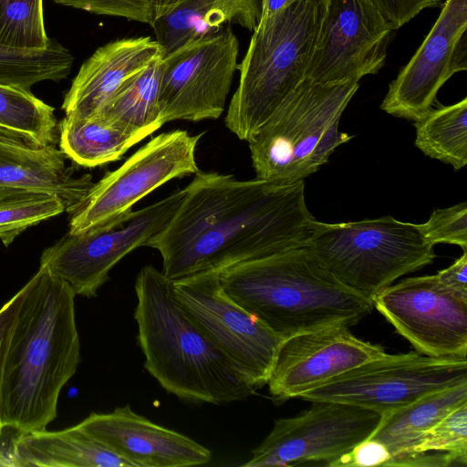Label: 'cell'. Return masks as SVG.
I'll list each match as a JSON object with an SVG mask.
<instances>
[{
	"label": "cell",
	"instance_id": "6da1fadb",
	"mask_svg": "<svg viewBox=\"0 0 467 467\" xmlns=\"http://www.w3.org/2000/svg\"><path fill=\"white\" fill-rule=\"evenodd\" d=\"M183 189L172 219L146 244L160 252L171 281L305 247L313 234L304 181H240L198 171Z\"/></svg>",
	"mask_w": 467,
	"mask_h": 467
},
{
	"label": "cell",
	"instance_id": "7a4b0ae2",
	"mask_svg": "<svg viewBox=\"0 0 467 467\" xmlns=\"http://www.w3.org/2000/svg\"><path fill=\"white\" fill-rule=\"evenodd\" d=\"M75 293L46 267L23 286L2 374L0 417L20 433L45 430L80 362Z\"/></svg>",
	"mask_w": 467,
	"mask_h": 467
},
{
	"label": "cell",
	"instance_id": "3957f363",
	"mask_svg": "<svg viewBox=\"0 0 467 467\" xmlns=\"http://www.w3.org/2000/svg\"><path fill=\"white\" fill-rule=\"evenodd\" d=\"M138 344L147 371L194 404H226L256 392L175 298L173 281L145 265L135 281Z\"/></svg>",
	"mask_w": 467,
	"mask_h": 467
},
{
	"label": "cell",
	"instance_id": "277c9868",
	"mask_svg": "<svg viewBox=\"0 0 467 467\" xmlns=\"http://www.w3.org/2000/svg\"><path fill=\"white\" fill-rule=\"evenodd\" d=\"M219 276L233 301L283 338L329 326L349 327L374 307L306 246L226 268Z\"/></svg>",
	"mask_w": 467,
	"mask_h": 467
},
{
	"label": "cell",
	"instance_id": "5b68a950",
	"mask_svg": "<svg viewBox=\"0 0 467 467\" xmlns=\"http://www.w3.org/2000/svg\"><path fill=\"white\" fill-rule=\"evenodd\" d=\"M327 0H294L262 20L238 65L225 126L248 140L306 77Z\"/></svg>",
	"mask_w": 467,
	"mask_h": 467
},
{
	"label": "cell",
	"instance_id": "8992f818",
	"mask_svg": "<svg viewBox=\"0 0 467 467\" xmlns=\"http://www.w3.org/2000/svg\"><path fill=\"white\" fill-rule=\"evenodd\" d=\"M358 81L319 83L306 77L247 140L256 179L304 181L352 137L339 119Z\"/></svg>",
	"mask_w": 467,
	"mask_h": 467
},
{
	"label": "cell",
	"instance_id": "52a82bcc",
	"mask_svg": "<svg viewBox=\"0 0 467 467\" xmlns=\"http://www.w3.org/2000/svg\"><path fill=\"white\" fill-rule=\"evenodd\" d=\"M418 224L392 216L348 223L316 220L306 247L343 285L372 298L436 256Z\"/></svg>",
	"mask_w": 467,
	"mask_h": 467
},
{
	"label": "cell",
	"instance_id": "ba28073f",
	"mask_svg": "<svg viewBox=\"0 0 467 467\" xmlns=\"http://www.w3.org/2000/svg\"><path fill=\"white\" fill-rule=\"evenodd\" d=\"M462 383H467V358H433L418 351L386 353L334 377L299 398L351 404L383 415Z\"/></svg>",
	"mask_w": 467,
	"mask_h": 467
},
{
	"label": "cell",
	"instance_id": "9c48e42d",
	"mask_svg": "<svg viewBox=\"0 0 467 467\" xmlns=\"http://www.w3.org/2000/svg\"><path fill=\"white\" fill-rule=\"evenodd\" d=\"M202 133L176 130L161 133L140 147L118 169L94 183L71 214L70 234L117 223L144 196L167 182L196 173V147Z\"/></svg>",
	"mask_w": 467,
	"mask_h": 467
},
{
	"label": "cell",
	"instance_id": "30bf717a",
	"mask_svg": "<svg viewBox=\"0 0 467 467\" xmlns=\"http://www.w3.org/2000/svg\"><path fill=\"white\" fill-rule=\"evenodd\" d=\"M184 196L182 189L130 212L115 224L79 234L67 233L42 252L39 266L66 281L76 296L94 297L117 263L168 225Z\"/></svg>",
	"mask_w": 467,
	"mask_h": 467
},
{
	"label": "cell",
	"instance_id": "8fae6325",
	"mask_svg": "<svg viewBox=\"0 0 467 467\" xmlns=\"http://www.w3.org/2000/svg\"><path fill=\"white\" fill-rule=\"evenodd\" d=\"M382 414L362 407L317 400L298 416L282 418L243 466H329L368 439Z\"/></svg>",
	"mask_w": 467,
	"mask_h": 467
},
{
	"label": "cell",
	"instance_id": "7c38bea8",
	"mask_svg": "<svg viewBox=\"0 0 467 467\" xmlns=\"http://www.w3.org/2000/svg\"><path fill=\"white\" fill-rule=\"evenodd\" d=\"M239 42L230 25L188 42L161 58L163 123L220 118L238 69Z\"/></svg>",
	"mask_w": 467,
	"mask_h": 467
},
{
	"label": "cell",
	"instance_id": "4fadbf2b",
	"mask_svg": "<svg viewBox=\"0 0 467 467\" xmlns=\"http://www.w3.org/2000/svg\"><path fill=\"white\" fill-rule=\"evenodd\" d=\"M173 294L254 388L266 385L285 338L233 301L222 287L219 273L173 281Z\"/></svg>",
	"mask_w": 467,
	"mask_h": 467
},
{
	"label": "cell",
	"instance_id": "5bb4252c",
	"mask_svg": "<svg viewBox=\"0 0 467 467\" xmlns=\"http://www.w3.org/2000/svg\"><path fill=\"white\" fill-rule=\"evenodd\" d=\"M372 303L416 351L433 358H466L467 300L447 289L436 275L391 284Z\"/></svg>",
	"mask_w": 467,
	"mask_h": 467
},
{
	"label": "cell",
	"instance_id": "9a60e30c",
	"mask_svg": "<svg viewBox=\"0 0 467 467\" xmlns=\"http://www.w3.org/2000/svg\"><path fill=\"white\" fill-rule=\"evenodd\" d=\"M394 30L373 0H327L306 77L339 83L376 74Z\"/></svg>",
	"mask_w": 467,
	"mask_h": 467
},
{
	"label": "cell",
	"instance_id": "2e32d148",
	"mask_svg": "<svg viewBox=\"0 0 467 467\" xmlns=\"http://www.w3.org/2000/svg\"><path fill=\"white\" fill-rule=\"evenodd\" d=\"M467 0H446L425 39L390 83L381 109L417 120L425 115L442 85L467 68Z\"/></svg>",
	"mask_w": 467,
	"mask_h": 467
},
{
	"label": "cell",
	"instance_id": "e0dca14e",
	"mask_svg": "<svg viewBox=\"0 0 467 467\" xmlns=\"http://www.w3.org/2000/svg\"><path fill=\"white\" fill-rule=\"evenodd\" d=\"M378 344L355 337L346 326H329L285 338L268 381L275 401L299 398L322 383L385 355Z\"/></svg>",
	"mask_w": 467,
	"mask_h": 467
},
{
	"label": "cell",
	"instance_id": "ac0fdd59",
	"mask_svg": "<svg viewBox=\"0 0 467 467\" xmlns=\"http://www.w3.org/2000/svg\"><path fill=\"white\" fill-rule=\"evenodd\" d=\"M78 425L133 467L196 466L212 459L209 449L136 413L130 404L92 412Z\"/></svg>",
	"mask_w": 467,
	"mask_h": 467
},
{
	"label": "cell",
	"instance_id": "d6986e66",
	"mask_svg": "<svg viewBox=\"0 0 467 467\" xmlns=\"http://www.w3.org/2000/svg\"><path fill=\"white\" fill-rule=\"evenodd\" d=\"M162 56L161 45L149 36L119 38L99 47L80 66L61 109L67 116L99 117L128 78Z\"/></svg>",
	"mask_w": 467,
	"mask_h": 467
},
{
	"label": "cell",
	"instance_id": "ffe728a7",
	"mask_svg": "<svg viewBox=\"0 0 467 467\" xmlns=\"http://www.w3.org/2000/svg\"><path fill=\"white\" fill-rule=\"evenodd\" d=\"M56 145L41 146L0 130V187L58 197L72 214L94 185L88 173L77 176Z\"/></svg>",
	"mask_w": 467,
	"mask_h": 467
},
{
	"label": "cell",
	"instance_id": "44dd1931",
	"mask_svg": "<svg viewBox=\"0 0 467 467\" xmlns=\"http://www.w3.org/2000/svg\"><path fill=\"white\" fill-rule=\"evenodd\" d=\"M6 457L9 466L16 467H133L78 424L17 434Z\"/></svg>",
	"mask_w": 467,
	"mask_h": 467
},
{
	"label": "cell",
	"instance_id": "7402d4cb",
	"mask_svg": "<svg viewBox=\"0 0 467 467\" xmlns=\"http://www.w3.org/2000/svg\"><path fill=\"white\" fill-rule=\"evenodd\" d=\"M261 0H185L157 18L151 28L162 57L177 47L237 24L254 31L261 19Z\"/></svg>",
	"mask_w": 467,
	"mask_h": 467
},
{
	"label": "cell",
	"instance_id": "603a6c76",
	"mask_svg": "<svg viewBox=\"0 0 467 467\" xmlns=\"http://www.w3.org/2000/svg\"><path fill=\"white\" fill-rule=\"evenodd\" d=\"M467 403V383L433 392L382 419L369 437L381 442L390 459L386 466H404L420 436L459 406Z\"/></svg>",
	"mask_w": 467,
	"mask_h": 467
},
{
	"label": "cell",
	"instance_id": "cb8c5ba5",
	"mask_svg": "<svg viewBox=\"0 0 467 467\" xmlns=\"http://www.w3.org/2000/svg\"><path fill=\"white\" fill-rule=\"evenodd\" d=\"M161 58L128 78L99 117L141 140L164 123L160 109Z\"/></svg>",
	"mask_w": 467,
	"mask_h": 467
},
{
	"label": "cell",
	"instance_id": "d4e9b609",
	"mask_svg": "<svg viewBox=\"0 0 467 467\" xmlns=\"http://www.w3.org/2000/svg\"><path fill=\"white\" fill-rule=\"evenodd\" d=\"M141 140L101 118L65 116L59 123V149L76 164L93 168L119 161Z\"/></svg>",
	"mask_w": 467,
	"mask_h": 467
},
{
	"label": "cell",
	"instance_id": "484cf974",
	"mask_svg": "<svg viewBox=\"0 0 467 467\" xmlns=\"http://www.w3.org/2000/svg\"><path fill=\"white\" fill-rule=\"evenodd\" d=\"M415 145L426 156L460 170L467 164V98L430 109L415 120Z\"/></svg>",
	"mask_w": 467,
	"mask_h": 467
},
{
	"label": "cell",
	"instance_id": "4316f807",
	"mask_svg": "<svg viewBox=\"0 0 467 467\" xmlns=\"http://www.w3.org/2000/svg\"><path fill=\"white\" fill-rule=\"evenodd\" d=\"M74 57L61 44L51 41L44 49H25L0 44V85L26 90L39 82H58L70 73Z\"/></svg>",
	"mask_w": 467,
	"mask_h": 467
},
{
	"label": "cell",
	"instance_id": "83f0119b",
	"mask_svg": "<svg viewBox=\"0 0 467 467\" xmlns=\"http://www.w3.org/2000/svg\"><path fill=\"white\" fill-rule=\"evenodd\" d=\"M0 130L41 146L56 145L55 109L31 90L0 85Z\"/></svg>",
	"mask_w": 467,
	"mask_h": 467
},
{
	"label": "cell",
	"instance_id": "f1b7e54d",
	"mask_svg": "<svg viewBox=\"0 0 467 467\" xmlns=\"http://www.w3.org/2000/svg\"><path fill=\"white\" fill-rule=\"evenodd\" d=\"M429 452L445 456L451 464L466 465L467 403L451 410L422 433L412 446L404 466H444L441 457Z\"/></svg>",
	"mask_w": 467,
	"mask_h": 467
},
{
	"label": "cell",
	"instance_id": "f546056e",
	"mask_svg": "<svg viewBox=\"0 0 467 467\" xmlns=\"http://www.w3.org/2000/svg\"><path fill=\"white\" fill-rule=\"evenodd\" d=\"M65 212L55 195L0 187V241L8 246L26 229Z\"/></svg>",
	"mask_w": 467,
	"mask_h": 467
},
{
	"label": "cell",
	"instance_id": "4dcf8cb0",
	"mask_svg": "<svg viewBox=\"0 0 467 467\" xmlns=\"http://www.w3.org/2000/svg\"><path fill=\"white\" fill-rule=\"evenodd\" d=\"M43 0H0V44L25 49L47 48Z\"/></svg>",
	"mask_w": 467,
	"mask_h": 467
},
{
	"label": "cell",
	"instance_id": "1f68e13d",
	"mask_svg": "<svg viewBox=\"0 0 467 467\" xmlns=\"http://www.w3.org/2000/svg\"><path fill=\"white\" fill-rule=\"evenodd\" d=\"M418 226L431 244L446 243L467 251L466 202L444 209H434L429 220Z\"/></svg>",
	"mask_w": 467,
	"mask_h": 467
},
{
	"label": "cell",
	"instance_id": "d6a6232c",
	"mask_svg": "<svg viewBox=\"0 0 467 467\" xmlns=\"http://www.w3.org/2000/svg\"><path fill=\"white\" fill-rule=\"evenodd\" d=\"M55 3L100 16L147 24L155 21L156 0H54Z\"/></svg>",
	"mask_w": 467,
	"mask_h": 467
},
{
	"label": "cell",
	"instance_id": "836d02e7",
	"mask_svg": "<svg viewBox=\"0 0 467 467\" xmlns=\"http://www.w3.org/2000/svg\"><path fill=\"white\" fill-rule=\"evenodd\" d=\"M389 459L388 449L381 442L368 438L340 457L332 467L386 466Z\"/></svg>",
	"mask_w": 467,
	"mask_h": 467
},
{
	"label": "cell",
	"instance_id": "e575fe53",
	"mask_svg": "<svg viewBox=\"0 0 467 467\" xmlns=\"http://www.w3.org/2000/svg\"><path fill=\"white\" fill-rule=\"evenodd\" d=\"M379 9L398 29L423 9L436 5L440 0H373Z\"/></svg>",
	"mask_w": 467,
	"mask_h": 467
},
{
	"label": "cell",
	"instance_id": "d590c367",
	"mask_svg": "<svg viewBox=\"0 0 467 467\" xmlns=\"http://www.w3.org/2000/svg\"><path fill=\"white\" fill-rule=\"evenodd\" d=\"M23 296V287L0 308V405L3 366L10 333ZM3 426L0 417V438Z\"/></svg>",
	"mask_w": 467,
	"mask_h": 467
},
{
	"label": "cell",
	"instance_id": "8d00e7d4",
	"mask_svg": "<svg viewBox=\"0 0 467 467\" xmlns=\"http://www.w3.org/2000/svg\"><path fill=\"white\" fill-rule=\"evenodd\" d=\"M436 276L447 289L467 300V251H463L451 265L438 272Z\"/></svg>",
	"mask_w": 467,
	"mask_h": 467
},
{
	"label": "cell",
	"instance_id": "74e56055",
	"mask_svg": "<svg viewBox=\"0 0 467 467\" xmlns=\"http://www.w3.org/2000/svg\"><path fill=\"white\" fill-rule=\"evenodd\" d=\"M293 1L294 0H261L262 13L260 22L285 8Z\"/></svg>",
	"mask_w": 467,
	"mask_h": 467
},
{
	"label": "cell",
	"instance_id": "f35d334b",
	"mask_svg": "<svg viewBox=\"0 0 467 467\" xmlns=\"http://www.w3.org/2000/svg\"><path fill=\"white\" fill-rule=\"evenodd\" d=\"M185 0H156L155 20L165 16Z\"/></svg>",
	"mask_w": 467,
	"mask_h": 467
},
{
	"label": "cell",
	"instance_id": "ab89813d",
	"mask_svg": "<svg viewBox=\"0 0 467 467\" xmlns=\"http://www.w3.org/2000/svg\"><path fill=\"white\" fill-rule=\"evenodd\" d=\"M0 466H9V462H8L6 455H4L1 451H0Z\"/></svg>",
	"mask_w": 467,
	"mask_h": 467
}]
</instances>
